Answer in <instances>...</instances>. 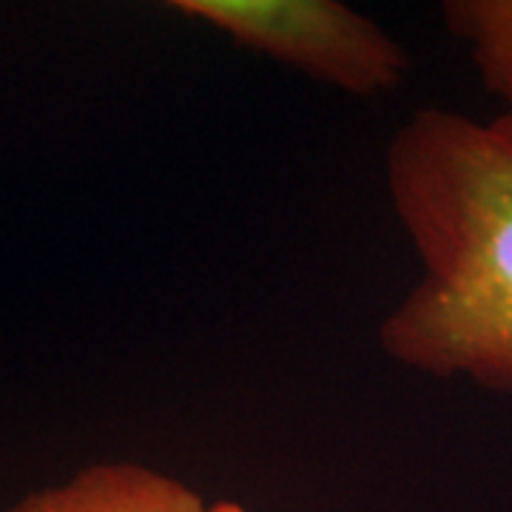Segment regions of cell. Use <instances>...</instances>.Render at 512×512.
Segmentation results:
<instances>
[{"label":"cell","instance_id":"277c9868","mask_svg":"<svg viewBox=\"0 0 512 512\" xmlns=\"http://www.w3.org/2000/svg\"><path fill=\"white\" fill-rule=\"evenodd\" d=\"M441 18L467 49L481 86L512 114V0H447Z\"/></svg>","mask_w":512,"mask_h":512},{"label":"cell","instance_id":"6da1fadb","mask_svg":"<svg viewBox=\"0 0 512 512\" xmlns=\"http://www.w3.org/2000/svg\"><path fill=\"white\" fill-rule=\"evenodd\" d=\"M384 185L419 276L379 325L393 365L512 399V114L413 111Z\"/></svg>","mask_w":512,"mask_h":512},{"label":"cell","instance_id":"3957f363","mask_svg":"<svg viewBox=\"0 0 512 512\" xmlns=\"http://www.w3.org/2000/svg\"><path fill=\"white\" fill-rule=\"evenodd\" d=\"M6 512H248L231 498L197 487L140 461H100L60 484L23 495Z\"/></svg>","mask_w":512,"mask_h":512},{"label":"cell","instance_id":"7a4b0ae2","mask_svg":"<svg viewBox=\"0 0 512 512\" xmlns=\"http://www.w3.org/2000/svg\"><path fill=\"white\" fill-rule=\"evenodd\" d=\"M185 20L350 97H382L407 80L410 55L339 0H171Z\"/></svg>","mask_w":512,"mask_h":512}]
</instances>
